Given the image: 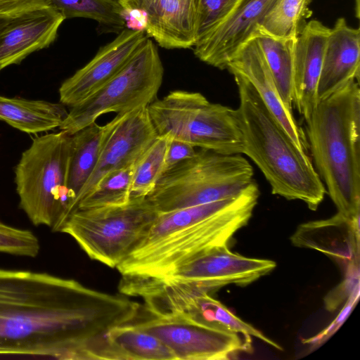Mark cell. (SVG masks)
<instances>
[{
  "mask_svg": "<svg viewBox=\"0 0 360 360\" xmlns=\"http://www.w3.org/2000/svg\"><path fill=\"white\" fill-rule=\"evenodd\" d=\"M150 309L160 315L180 316L198 323L261 340L278 350L282 347L233 314L210 293L179 283H161L148 297Z\"/></svg>",
  "mask_w": 360,
  "mask_h": 360,
  "instance_id": "obj_12",
  "label": "cell"
},
{
  "mask_svg": "<svg viewBox=\"0 0 360 360\" xmlns=\"http://www.w3.org/2000/svg\"><path fill=\"white\" fill-rule=\"evenodd\" d=\"M273 75L280 95L292 109V78L296 38L278 39L257 33L255 37Z\"/></svg>",
  "mask_w": 360,
  "mask_h": 360,
  "instance_id": "obj_25",
  "label": "cell"
},
{
  "mask_svg": "<svg viewBox=\"0 0 360 360\" xmlns=\"http://www.w3.org/2000/svg\"><path fill=\"white\" fill-rule=\"evenodd\" d=\"M276 266L274 261L247 257L224 245L204 251L156 278L188 284L210 293L230 284L245 286L269 274Z\"/></svg>",
  "mask_w": 360,
  "mask_h": 360,
  "instance_id": "obj_11",
  "label": "cell"
},
{
  "mask_svg": "<svg viewBox=\"0 0 360 360\" xmlns=\"http://www.w3.org/2000/svg\"><path fill=\"white\" fill-rule=\"evenodd\" d=\"M239 1L198 0L196 40L221 23L234 9Z\"/></svg>",
  "mask_w": 360,
  "mask_h": 360,
  "instance_id": "obj_31",
  "label": "cell"
},
{
  "mask_svg": "<svg viewBox=\"0 0 360 360\" xmlns=\"http://www.w3.org/2000/svg\"><path fill=\"white\" fill-rule=\"evenodd\" d=\"M89 359L176 360L156 337L130 323L109 330L91 349Z\"/></svg>",
  "mask_w": 360,
  "mask_h": 360,
  "instance_id": "obj_23",
  "label": "cell"
},
{
  "mask_svg": "<svg viewBox=\"0 0 360 360\" xmlns=\"http://www.w3.org/2000/svg\"><path fill=\"white\" fill-rule=\"evenodd\" d=\"M48 7L49 0H0V19L11 20Z\"/></svg>",
  "mask_w": 360,
  "mask_h": 360,
  "instance_id": "obj_33",
  "label": "cell"
},
{
  "mask_svg": "<svg viewBox=\"0 0 360 360\" xmlns=\"http://www.w3.org/2000/svg\"><path fill=\"white\" fill-rule=\"evenodd\" d=\"M118 1L122 4V6L127 11V6L129 0H118Z\"/></svg>",
  "mask_w": 360,
  "mask_h": 360,
  "instance_id": "obj_37",
  "label": "cell"
},
{
  "mask_svg": "<svg viewBox=\"0 0 360 360\" xmlns=\"http://www.w3.org/2000/svg\"><path fill=\"white\" fill-rule=\"evenodd\" d=\"M39 250V240L32 231L0 221V252L34 257Z\"/></svg>",
  "mask_w": 360,
  "mask_h": 360,
  "instance_id": "obj_30",
  "label": "cell"
},
{
  "mask_svg": "<svg viewBox=\"0 0 360 360\" xmlns=\"http://www.w3.org/2000/svg\"><path fill=\"white\" fill-rule=\"evenodd\" d=\"M138 162L106 174L78 202L76 209L122 205L127 203L130 200L132 178Z\"/></svg>",
  "mask_w": 360,
  "mask_h": 360,
  "instance_id": "obj_28",
  "label": "cell"
},
{
  "mask_svg": "<svg viewBox=\"0 0 360 360\" xmlns=\"http://www.w3.org/2000/svg\"><path fill=\"white\" fill-rule=\"evenodd\" d=\"M330 28L318 20L306 22L297 39L294 56L292 104L307 120L317 102L316 89Z\"/></svg>",
  "mask_w": 360,
  "mask_h": 360,
  "instance_id": "obj_20",
  "label": "cell"
},
{
  "mask_svg": "<svg viewBox=\"0 0 360 360\" xmlns=\"http://www.w3.org/2000/svg\"><path fill=\"white\" fill-rule=\"evenodd\" d=\"M359 289L354 292L343 305L342 309L334 321L324 330L314 337L303 340L304 344L310 345L311 347H317L329 338L343 323L345 319L352 310V308L358 301Z\"/></svg>",
  "mask_w": 360,
  "mask_h": 360,
  "instance_id": "obj_34",
  "label": "cell"
},
{
  "mask_svg": "<svg viewBox=\"0 0 360 360\" xmlns=\"http://www.w3.org/2000/svg\"><path fill=\"white\" fill-rule=\"evenodd\" d=\"M8 21H9V20L0 19V32L2 31V30L4 28V27L8 23Z\"/></svg>",
  "mask_w": 360,
  "mask_h": 360,
  "instance_id": "obj_36",
  "label": "cell"
},
{
  "mask_svg": "<svg viewBox=\"0 0 360 360\" xmlns=\"http://www.w3.org/2000/svg\"><path fill=\"white\" fill-rule=\"evenodd\" d=\"M195 148L187 143L170 139L165 156L162 173L183 160L193 156L197 151Z\"/></svg>",
  "mask_w": 360,
  "mask_h": 360,
  "instance_id": "obj_35",
  "label": "cell"
},
{
  "mask_svg": "<svg viewBox=\"0 0 360 360\" xmlns=\"http://www.w3.org/2000/svg\"><path fill=\"white\" fill-rule=\"evenodd\" d=\"M158 212L146 198L122 205L76 209L60 232L93 260L116 268L146 235Z\"/></svg>",
  "mask_w": 360,
  "mask_h": 360,
  "instance_id": "obj_8",
  "label": "cell"
},
{
  "mask_svg": "<svg viewBox=\"0 0 360 360\" xmlns=\"http://www.w3.org/2000/svg\"><path fill=\"white\" fill-rule=\"evenodd\" d=\"M164 69L156 46L146 39L123 68L83 101L71 107L60 131L72 135L103 114H125L157 99Z\"/></svg>",
  "mask_w": 360,
  "mask_h": 360,
  "instance_id": "obj_9",
  "label": "cell"
},
{
  "mask_svg": "<svg viewBox=\"0 0 360 360\" xmlns=\"http://www.w3.org/2000/svg\"><path fill=\"white\" fill-rule=\"evenodd\" d=\"M259 197L254 180L235 196L158 213L117 269L122 276H160L204 251L228 245L248 223Z\"/></svg>",
  "mask_w": 360,
  "mask_h": 360,
  "instance_id": "obj_2",
  "label": "cell"
},
{
  "mask_svg": "<svg viewBox=\"0 0 360 360\" xmlns=\"http://www.w3.org/2000/svg\"><path fill=\"white\" fill-rule=\"evenodd\" d=\"M158 137L148 106L128 113L107 141L94 170L77 196L76 208L78 202L106 174L136 163Z\"/></svg>",
  "mask_w": 360,
  "mask_h": 360,
  "instance_id": "obj_15",
  "label": "cell"
},
{
  "mask_svg": "<svg viewBox=\"0 0 360 360\" xmlns=\"http://www.w3.org/2000/svg\"><path fill=\"white\" fill-rule=\"evenodd\" d=\"M253 175L241 154L199 148L162 173L146 199L158 213L210 203L236 195L254 181Z\"/></svg>",
  "mask_w": 360,
  "mask_h": 360,
  "instance_id": "obj_5",
  "label": "cell"
},
{
  "mask_svg": "<svg viewBox=\"0 0 360 360\" xmlns=\"http://www.w3.org/2000/svg\"><path fill=\"white\" fill-rule=\"evenodd\" d=\"M68 112L60 103L0 95V121L27 134L59 128Z\"/></svg>",
  "mask_w": 360,
  "mask_h": 360,
  "instance_id": "obj_24",
  "label": "cell"
},
{
  "mask_svg": "<svg viewBox=\"0 0 360 360\" xmlns=\"http://www.w3.org/2000/svg\"><path fill=\"white\" fill-rule=\"evenodd\" d=\"M343 280L324 297L326 310L333 312L343 306L352 294L359 289V262L352 263L345 269Z\"/></svg>",
  "mask_w": 360,
  "mask_h": 360,
  "instance_id": "obj_32",
  "label": "cell"
},
{
  "mask_svg": "<svg viewBox=\"0 0 360 360\" xmlns=\"http://www.w3.org/2000/svg\"><path fill=\"white\" fill-rule=\"evenodd\" d=\"M148 111L158 136L219 153H243L234 109L211 103L199 92L170 91L152 102Z\"/></svg>",
  "mask_w": 360,
  "mask_h": 360,
  "instance_id": "obj_7",
  "label": "cell"
},
{
  "mask_svg": "<svg viewBox=\"0 0 360 360\" xmlns=\"http://www.w3.org/2000/svg\"><path fill=\"white\" fill-rule=\"evenodd\" d=\"M311 1L275 0L264 15L257 34L278 39L296 38L311 15Z\"/></svg>",
  "mask_w": 360,
  "mask_h": 360,
  "instance_id": "obj_26",
  "label": "cell"
},
{
  "mask_svg": "<svg viewBox=\"0 0 360 360\" xmlns=\"http://www.w3.org/2000/svg\"><path fill=\"white\" fill-rule=\"evenodd\" d=\"M305 122L315 169L338 212L349 218L359 217V80L352 79L318 101Z\"/></svg>",
  "mask_w": 360,
  "mask_h": 360,
  "instance_id": "obj_3",
  "label": "cell"
},
{
  "mask_svg": "<svg viewBox=\"0 0 360 360\" xmlns=\"http://www.w3.org/2000/svg\"><path fill=\"white\" fill-rule=\"evenodd\" d=\"M360 31L349 26L344 18L330 28L317 84V101L352 79L359 80Z\"/></svg>",
  "mask_w": 360,
  "mask_h": 360,
  "instance_id": "obj_21",
  "label": "cell"
},
{
  "mask_svg": "<svg viewBox=\"0 0 360 360\" xmlns=\"http://www.w3.org/2000/svg\"><path fill=\"white\" fill-rule=\"evenodd\" d=\"M148 38L143 30L123 29L59 88L60 103L73 107L117 74Z\"/></svg>",
  "mask_w": 360,
  "mask_h": 360,
  "instance_id": "obj_13",
  "label": "cell"
},
{
  "mask_svg": "<svg viewBox=\"0 0 360 360\" xmlns=\"http://www.w3.org/2000/svg\"><path fill=\"white\" fill-rule=\"evenodd\" d=\"M290 241L295 247L330 257L345 269L350 264L359 262V216L349 218L338 212L326 219L301 224Z\"/></svg>",
  "mask_w": 360,
  "mask_h": 360,
  "instance_id": "obj_19",
  "label": "cell"
},
{
  "mask_svg": "<svg viewBox=\"0 0 360 360\" xmlns=\"http://www.w3.org/2000/svg\"><path fill=\"white\" fill-rule=\"evenodd\" d=\"M140 304L45 272L0 269V356L88 359L112 328Z\"/></svg>",
  "mask_w": 360,
  "mask_h": 360,
  "instance_id": "obj_1",
  "label": "cell"
},
{
  "mask_svg": "<svg viewBox=\"0 0 360 360\" xmlns=\"http://www.w3.org/2000/svg\"><path fill=\"white\" fill-rule=\"evenodd\" d=\"M232 75L239 94V105L234 110L242 135V154L260 169L273 194L301 200L316 210L326 190L311 159L295 145L252 85L241 75Z\"/></svg>",
  "mask_w": 360,
  "mask_h": 360,
  "instance_id": "obj_4",
  "label": "cell"
},
{
  "mask_svg": "<svg viewBox=\"0 0 360 360\" xmlns=\"http://www.w3.org/2000/svg\"><path fill=\"white\" fill-rule=\"evenodd\" d=\"M128 113L117 114L105 125L95 122L70 135L66 186L72 212L76 209L77 196L94 170L107 141Z\"/></svg>",
  "mask_w": 360,
  "mask_h": 360,
  "instance_id": "obj_22",
  "label": "cell"
},
{
  "mask_svg": "<svg viewBox=\"0 0 360 360\" xmlns=\"http://www.w3.org/2000/svg\"><path fill=\"white\" fill-rule=\"evenodd\" d=\"M275 0H240L217 27L196 40L194 54L202 62L221 70L249 40Z\"/></svg>",
  "mask_w": 360,
  "mask_h": 360,
  "instance_id": "obj_14",
  "label": "cell"
},
{
  "mask_svg": "<svg viewBox=\"0 0 360 360\" xmlns=\"http://www.w3.org/2000/svg\"><path fill=\"white\" fill-rule=\"evenodd\" d=\"M226 69L231 74L241 75L252 85L295 145L305 150L302 131L294 117L292 109L283 102L255 37L238 50L229 62Z\"/></svg>",
  "mask_w": 360,
  "mask_h": 360,
  "instance_id": "obj_17",
  "label": "cell"
},
{
  "mask_svg": "<svg viewBox=\"0 0 360 360\" xmlns=\"http://www.w3.org/2000/svg\"><path fill=\"white\" fill-rule=\"evenodd\" d=\"M64 17L51 7L9 20L0 32V72L21 63L27 56L50 46Z\"/></svg>",
  "mask_w": 360,
  "mask_h": 360,
  "instance_id": "obj_18",
  "label": "cell"
},
{
  "mask_svg": "<svg viewBox=\"0 0 360 360\" xmlns=\"http://www.w3.org/2000/svg\"><path fill=\"white\" fill-rule=\"evenodd\" d=\"M198 0H129L127 11L144 15V29L162 47L188 49L196 40Z\"/></svg>",
  "mask_w": 360,
  "mask_h": 360,
  "instance_id": "obj_16",
  "label": "cell"
},
{
  "mask_svg": "<svg viewBox=\"0 0 360 360\" xmlns=\"http://www.w3.org/2000/svg\"><path fill=\"white\" fill-rule=\"evenodd\" d=\"M159 339L181 360H226L252 352L251 338L176 315H160L141 305L129 323Z\"/></svg>",
  "mask_w": 360,
  "mask_h": 360,
  "instance_id": "obj_10",
  "label": "cell"
},
{
  "mask_svg": "<svg viewBox=\"0 0 360 360\" xmlns=\"http://www.w3.org/2000/svg\"><path fill=\"white\" fill-rule=\"evenodd\" d=\"M49 4L65 19L89 18L114 31L126 25L127 11L118 0H49Z\"/></svg>",
  "mask_w": 360,
  "mask_h": 360,
  "instance_id": "obj_27",
  "label": "cell"
},
{
  "mask_svg": "<svg viewBox=\"0 0 360 360\" xmlns=\"http://www.w3.org/2000/svg\"><path fill=\"white\" fill-rule=\"evenodd\" d=\"M70 135L60 131L34 139L15 169L19 207L35 226L60 230L72 212L66 186Z\"/></svg>",
  "mask_w": 360,
  "mask_h": 360,
  "instance_id": "obj_6",
  "label": "cell"
},
{
  "mask_svg": "<svg viewBox=\"0 0 360 360\" xmlns=\"http://www.w3.org/2000/svg\"><path fill=\"white\" fill-rule=\"evenodd\" d=\"M158 136L139 160L132 178L130 199L146 198L162 174L165 156L169 142Z\"/></svg>",
  "mask_w": 360,
  "mask_h": 360,
  "instance_id": "obj_29",
  "label": "cell"
}]
</instances>
